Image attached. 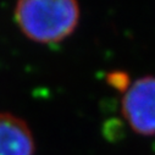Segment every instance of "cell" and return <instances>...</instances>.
Segmentation results:
<instances>
[{
  "mask_svg": "<svg viewBox=\"0 0 155 155\" xmlns=\"http://www.w3.org/2000/svg\"><path fill=\"white\" fill-rule=\"evenodd\" d=\"M35 142L29 126L18 116L0 112V155H34Z\"/></svg>",
  "mask_w": 155,
  "mask_h": 155,
  "instance_id": "3",
  "label": "cell"
},
{
  "mask_svg": "<svg viewBox=\"0 0 155 155\" xmlns=\"http://www.w3.org/2000/svg\"><path fill=\"white\" fill-rule=\"evenodd\" d=\"M81 18L78 0H17L15 20L28 39L58 44L73 34Z\"/></svg>",
  "mask_w": 155,
  "mask_h": 155,
  "instance_id": "1",
  "label": "cell"
},
{
  "mask_svg": "<svg viewBox=\"0 0 155 155\" xmlns=\"http://www.w3.org/2000/svg\"><path fill=\"white\" fill-rule=\"evenodd\" d=\"M121 114L134 133L155 137V76H143L130 83L122 93Z\"/></svg>",
  "mask_w": 155,
  "mask_h": 155,
  "instance_id": "2",
  "label": "cell"
},
{
  "mask_svg": "<svg viewBox=\"0 0 155 155\" xmlns=\"http://www.w3.org/2000/svg\"><path fill=\"white\" fill-rule=\"evenodd\" d=\"M107 82L117 89H121L122 93L127 89V87L130 86V77L127 73L122 72V71H117V72H111L107 76Z\"/></svg>",
  "mask_w": 155,
  "mask_h": 155,
  "instance_id": "4",
  "label": "cell"
}]
</instances>
